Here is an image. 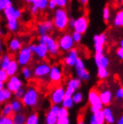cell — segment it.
I'll list each match as a JSON object with an SVG mask.
<instances>
[{"label":"cell","instance_id":"7402d4cb","mask_svg":"<svg viewBox=\"0 0 123 124\" xmlns=\"http://www.w3.org/2000/svg\"><path fill=\"white\" fill-rule=\"evenodd\" d=\"M69 123H70V119H69L68 109L60 106L59 112H58L57 124H69Z\"/></svg>","mask_w":123,"mask_h":124},{"label":"cell","instance_id":"277c9868","mask_svg":"<svg viewBox=\"0 0 123 124\" xmlns=\"http://www.w3.org/2000/svg\"><path fill=\"white\" fill-rule=\"evenodd\" d=\"M50 67L51 65L48 61H46V59L40 60L33 66V68H32L33 78L40 81H46L48 79Z\"/></svg>","mask_w":123,"mask_h":124},{"label":"cell","instance_id":"db71d44e","mask_svg":"<svg viewBox=\"0 0 123 124\" xmlns=\"http://www.w3.org/2000/svg\"><path fill=\"white\" fill-rule=\"evenodd\" d=\"M6 34V30L3 27H0V36L4 37L5 35Z\"/></svg>","mask_w":123,"mask_h":124},{"label":"cell","instance_id":"94428289","mask_svg":"<svg viewBox=\"0 0 123 124\" xmlns=\"http://www.w3.org/2000/svg\"><path fill=\"white\" fill-rule=\"evenodd\" d=\"M0 68H1V55H0Z\"/></svg>","mask_w":123,"mask_h":124},{"label":"cell","instance_id":"681fc988","mask_svg":"<svg viewBox=\"0 0 123 124\" xmlns=\"http://www.w3.org/2000/svg\"><path fill=\"white\" fill-rule=\"evenodd\" d=\"M116 55L120 59L123 60V47H119L116 50Z\"/></svg>","mask_w":123,"mask_h":124},{"label":"cell","instance_id":"6da1fadb","mask_svg":"<svg viewBox=\"0 0 123 124\" xmlns=\"http://www.w3.org/2000/svg\"><path fill=\"white\" fill-rule=\"evenodd\" d=\"M68 20L69 16L65 8L57 7L54 10L52 22L54 28L59 31H64L68 28Z\"/></svg>","mask_w":123,"mask_h":124},{"label":"cell","instance_id":"8fae6325","mask_svg":"<svg viewBox=\"0 0 123 124\" xmlns=\"http://www.w3.org/2000/svg\"><path fill=\"white\" fill-rule=\"evenodd\" d=\"M54 29L55 28H54L52 20H49V19L40 21L36 25V32L38 33L39 36L49 34L50 32H52Z\"/></svg>","mask_w":123,"mask_h":124},{"label":"cell","instance_id":"4dcf8cb0","mask_svg":"<svg viewBox=\"0 0 123 124\" xmlns=\"http://www.w3.org/2000/svg\"><path fill=\"white\" fill-rule=\"evenodd\" d=\"M14 124H24L26 121V114L23 112H15L12 115Z\"/></svg>","mask_w":123,"mask_h":124},{"label":"cell","instance_id":"7bdbcfd3","mask_svg":"<svg viewBox=\"0 0 123 124\" xmlns=\"http://www.w3.org/2000/svg\"><path fill=\"white\" fill-rule=\"evenodd\" d=\"M12 0H0V12H3L6 8H7L8 6H12Z\"/></svg>","mask_w":123,"mask_h":124},{"label":"cell","instance_id":"680465c9","mask_svg":"<svg viewBox=\"0 0 123 124\" xmlns=\"http://www.w3.org/2000/svg\"><path fill=\"white\" fill-rule=\"evenodd\" d=\"M4 87H6V83H5V82H2V81H0V90H2Z\"/></svg>","mask_w":123,"mask_h":124},{"label":"cell","instance_id":"6f0895ef","mask_svg":"<svg viewBox=\"0 0 123 124\" xmlns=\"http://www.w3.org/2000/svg\"><path fill=\"white\" fill-rule=\"evenodd\" d=\"M88 1H89V0H79L80 4L81 5H83V6H86V5L88 4Z\"/></svg>","mask_w":123,"mask_h":124},{"label":"cell","instance_id":"e7e4bbea","mask_svg":"<svg viewBox=\"0 0 123 124\" xmlns=\"http://www.w3.org/2000/svg\"><path fill=\"white\" fill-rule=\"evenodd\" d=\"M122 10H123V8H122Z\"/></svg>","mask_w":123,"mask_h":124},{"label":"cell","instance_id":"e0dca14e","mask_svg":"<svg viewBox=\"0 0 123 124\" xmlns=\"http://www.w3.org/2000/svg\"><path fill=\"white\" fill-rule=\"evenodd\" d=\"M88 27H89V20H88V17L85 16H79L78 18H77L75 20V24L73 30L84 34L86 32Z\"/></svg>","mask_w":123,"mask_h":124},{"label":"cell","instance_id":"2e32d148","mask_svg":"<svg viewBox=\"0 0 123 124\" xmlns=\"http://www.w3.org/2000/svg\"><path fill=\"white\" fill-rule=\"evenodd\" d=\"M79 58V53L78 50L76 48H72L71 50L67 51V55L63 59V63L66 67L68 68H72L74 67L77 59Z\"/></svg>","mask_w":123,"mask_h":124},{"label":"cell","instance_id":"91938a15","mask_svg":"<svg viewBox=\"0 0 123 124\" xmlns=\"http://www.w3.org/2000/svg\"><path fill=\"white\" fill-rule=\"evenodd\" d=\"M120 47H123V39H121L120 41Z\"/></svg>","mask_w":123,"mask_h":124},{"label":"cell","instance_id":"ba28073f","mask_svg":"<svg viewBox=\"0 0 123 124\" xmlns=\"http://www.w3.org/2000/svg\"><path fill=\"white\" fill-rule=\"evenodd\" d=\"M63 79V68L59 64H54L50 67L48 80L54 85H58Z\"/></svg>","mask_w":123,"mask_h":124},{"label":"cell","instance_id":"bcb514c9","mask_svg":"<svg viewBox=\"0 0 123 124\" xmlns=\"http://www.w3.org/2000/svg\"><path fill=\"white\" fill-rule=\"evenodd\" d=\"M8 78H9V76L7 75L6 70L3 69V68H0V81L6 83V80L8 79Z\"/></svg>","mask_w":123,"mask_h":124},{"label":"cell","instance_id":"30bf717a","mask_svg":"<svg viewBox=\"0 0 123 124\" xmlns=\"http://www.w3.org/2000/svg\"><path fill=\"white\" fill-rule=\"evenodd\" d=\"M58 43H59L60 51H63V52H67L69 50H71L72 48H74L75 46L74 40L72 39L71 34L69 33L62 34L58 40Z\"/></svg>","mask_w":123,"mask_h":124},{"label":"cell","instance_id":"ab89813d","mask_svg":"<svg viewBox=\"0 0 123 124\" xmlns=\"http://www.w3.org/2000/svg\"><path fill=\"white\" fill-rule=\"evenodd\" d=\"M102 18L106 23H108L111 20V9L108 6H105L102 9Z\"/></svg>","mask_w":123,"mask_h":124},{"label":"cell","instance_id":"4316f807","mask_svg":"<svg viewBox=\"0 0 123 124\" xmlns=\"http://www.w3.org/2000/svg\"><path fill=\"white\" fill-rule=\"evenodd\" d=\"M12 98L13 93L6 87H4L2 90H0V105H3L4 103L10 102Z\"/></svg>","mask_w":123,"mask_h":124},{"label":"cell","instance_id":"52a82bcc","mask_svg":"<svg viewBox=\"0 0 123 124\" xmlns=\"http://www.w3.org/2000/svg\"><path fill=\"white\" fill-rule=\"evenodd\" d=\"M74 68H75V71H76V75H77V77L80 80L85 81V82H88V81L91 80L90 73L86 69L85 66V62H84V60L81 58L77 59Z\"/></svg>","mask_w":123,"mask_h":124},{"label":"cell","instance_id":"f546056e","mask_svg":"<svg viewBox=\"0 0 123 124\" xmlns=\"http://www.w3.org/2000/svg\"><path fill=\"white\" fill-rule=\"evenodd\" d=\"M21 76H22V78H23V80H25V81H30V80H31V78H33L32 68H30L29 66L22 67Z\"/></svg>","mask_w":123,"mask_h":124},{"label":"cell","instance_id":"7c38bea8","mask_svg":"<svg viewBox=\"0 0 123 124\" xmlns=\"http://www.w3.org/2000/svg\"><path fill=\"white\" fill-rule=\"evenodd\" d=\"M65 97V88L62 85H57L52 89L49 94V100L52 104L60 105Z\"/></svg>","mask_w":123,"mask_h":124},{"label":"cell","instance_id":"83f0119b","mask_svg":"<svg viewBox=\"0 0 123 124\" xmlns=\"http://www.w3.org/2000/svg\"><path fill=\"white\" fill-rule=\"evenodd\" d=\"M19 69H20V66L17 63V61L15 60V59H14L11 60L10 64L8 65V67L6 68V71L7 73V75L11 77V76H14V75H17V73L19 72Z\"/></svg>","mask_w":123,"mask_h":124},{"label":"cell","instance_id":"44dd1931","mask_svg":"<svg viewBox=\"0 0 123 124\" xmlns=\"http://www.w3.org/2000/svg\"><path fill=\"white\" fill-rule=\"evenodd\" d=\"M94 63L96 68H108L110 65V59L103 53H95L94 54Z\"/></svg>","mask_w":123,"mask_h":124},{"label":"cell","instance_id":"d4e9b609","mask_svg":"<svg viewBox=\"0 0 123 124\" xmlns=\"http://www.w3.org/2000/svg\"><path fill=\"white\" fill-rule=\"evenodd\" d=\"M90 124H104V115L102 112V110H100L96 112H92L89 119Z\"/></svg>","mask_w":123,"mask_h":124},{"label":"cell","instance_id":"5bb4252c","mask_svg":"<svg viewBox=\"0 0 123 124\" xmlns=\"http://www.w3.org/2000/svg\"><path fill=\"white\" fill-rule=\"evenodd\" d=\"M82 85V80H80L78 78H69L67 82L66 88H65V95L72 96V94L76 91L79 90V88Z\"/></svg>","mask_w":123,"mask_h":124},{"label":"cell","instance_id":"f6af8a7d","mask_svg":"<svg viewBox=\"0 0 123 124\" xmlns=\"http://www.w3.org/2000/svg\"><path fill=\"white\" fill-rule=\"evenodd\" d=\"M55 2L57 7H61V8H66L68 6L69 0H53Z\"/></svg>","mask_w":123,"mask_h":124},{"label":"cell","instance_id":"ac0fdd59","mask_svg":"<svg viewBox=\"0 0 123 124\" xmlns=\"http://www.w3.org/2000/svg\"><path fill=\"white\" fill-rule=\"evenodd\" d=\"M60 108L59 104H52L50 108L45 114L44 122L46 124H57V119H58V112Z\"/></svg>","mask_w":123,"mask_h":124},{"label":"cell","instance_id":"ffe728a7","mask_svg":"<svg viewBox=\"0 0 123 124\" xmlns=\"http://www.w3.org/2000/svg\"><path fill=\"white\" fill-rule=\"evenodd\" d=\"M22 47H23V40L20 38L15 37V36L10 38L7 42V50L12 54L18 52L22 49Z\"/></svg>","mask_w":123,"mask_h":124},{"label":"cell","instance_id":"ee69618b","mask_svg":"<svg viewBox=\"0 0 123 124\" xmlns=\"http://www.w3.org/2000/svg\"><path fill=\"white\" fill-rule=\"evenodd\" d=\"M25 89H26V87H24V85H23V86H22L21 88H19L17 91H15V93H13V95L15 96V98H17V99L21 100L25 93Z\"/></svg>","mask_w":123,"mask_h":124},{"label":"cell","instance_id":"f5cc1de1","mask_svg":"<svg viewBox=\"0 0 123 124\" xmlns=\"http://www.w3.org/2000/svg\"><path fill=\"white\" fill-rule=\"evenodd\" d=\"M75 18H69L68 20V27L70 29H73L74 28V24H75Z\"/></svg>","mask_w":123,"mask_h":124},{"label":"cell","instance_id":"f1b7e54d","mask_svg":"<svg viewBox=\"0 0 123 124\" xmlns=\"http://www.w3.org/2000/svg\"><path fill=\"white\" fill-rule=\"evenodd\" d=\"M10 104H11V107H12L13 112L15 113V112H23V102L22 100L17 99V98H15V99H11L10 101Z\"/></svg>","mask_w":123,"mask_h":124},{"label":"cell","instance_id":"60d3db41","mask_svg":"<svg viewBox=\"0 0 123 124\" xmlns=\"http://www.w3.org/2000/svg\"><path fill=\"white\" fill-rule=\"evenodd\" d=\"M71 36H72V39H73L75 43H79V42H81L82 39H83V34L76 31H74L72 32Z\"/></svg>","mask_w":123,"mask_h":124},{"label":"cell","instance_id":"c3c4849f","mask_svg":"<svg viewBox=\"0 0 123 124\" xmlns=\"http://www.w3.org/2000/svg\"><path fill=\"white\" fill-rule=\"evenodd\" d=\"M39 12H40V10L38 9L36 6H33V5H31V6H30V13H31V16H36Z\"/></svg>","mask_w":123,"mask_h":124},{"label":"cell","instance_id":"f907efd6","mask_svg":"<svg viewBox=\"0 0 123 124\" xmlns=\"http://www.w3.org/2000/svg\"><path fill=\"white\" fill-rule=\"evenodd\" d=\"M48 8L50 10H55L57 8V6H56L55 2L53 0H49V4H48Z\"/></svg>","mask_w":123,"mask_h":124},{"label":"cell","instance_id":"5b68a950","mask_svg":"<svg viewBox=\"0 0 123 124\" xmlns=\"http://www.w3.org/2000/svg\"><path fill=\"white\" fill-rule=\"evenodd\" d=\"M32 59H33V54L29 46H23L21 50L18 52H16L15 60L20 67L29 66L32 61Z\"/></svg>","mask_w":123,"mask_h":124},{"label":"cell","instance_id":"836d02e7","mask_svg":"<svg viewBox=\"0 0 123 124\" xmlns=\"http://www.w3.org/2000/svg\"><path fill=\"white\" fill-rule=\"evenodd\" d=\"M113 24L116 27H123V10H120L114 17Z\"/></svg>","mask_w":123,"mask_h":124},{"label":"cell","instance_id":"11a10c76","mask_svg":"<svg viewBox=\"0 0 123 124\" xmlns=\"http://www.w3.org/2000/svg\"><path fill=\"white\" fill-rule=\"evenodd\" d=\"M24 3L28 4V5H32V4H34V2H35V0H23Z\"/></svg>","mask_w":123,"mask_h":124},{"label":"cell","instance_id":"603a6c76","mask_svg":"<svg viewBox=\"0 0 123 124\" xmlns=\"http://www.w3.org/2000/svg\"><path fill=\"white\" fill-rule=\"evenodd\" d=\"M6 29L12 33H17L21 30V23L19 19H7Z\"/></svg>","mask_w":123,"mask_h":124},{"label":"cell","instance_id":"be15d7a7","mask_svg":"<svg viewBox=\"0 0 123 124\" xmlns=\"http://www.w3.org/2000/svg\"><path fill=\"white\" fill-rule=\"evenodd\" d=\"M115 2H120V0H114Z\"/></svg>","mask_w":123,"mask_h":124},{"label":"cell","instance_id":"9c48e42d","mask_svg":"<svg viewBox=\"0 0 123 124\" xmlns=\"http://www.w3.org/2000/svg\"><path fill=\"white\" fill-rule=\"evenodd\" d=\"M28 46H29V48L32 51L33 57H35L39 60H45L48 58V56H49L48 49L43 44L38 42V43H31L29 44Z\"/></svg>","mask_w":123,"mask_h":124},{"label":"cell","instance_id":"8992f818","mask_svg":"<svg viewBox=\"0 0 123 124\" xmlns=\"http://www.w3.org/2000/svg\"><path fill=\"white\" fill-rule=\"evenodd\" d=\"M87 99L88 102L90 104V111L91 112H96L102 110L103 108V104L102 103L101 100H100V96H99V91L95 88H92L88 93L87 95Z\"/></svg>","mask_w":123,"mask_h":124},{"label":"cell","instance_id":"9a60e30c","mask_svg":"<svg viewBox=\"0 0 123 124\" xmlns=\"http://www.w3.org/2000/svg\"><path fill=\"white\" fill-rule=\"evenodd\" d=\"M93 48L95 53H103L104 52V46L107 41V36L105 33L95 34L93 38Z\"/></svg>","mask_w":123,"mask_h":124},{"label":"cell","instance_id":"d6986e66","mask_svg":"<svg viewBox=\"0 0 123 124\" xmlns=\"http://www.w3.org/2000/svg\"><path fill=\"white\" fill-rule=\"evenodd\" d=\"M3 15L6 20L7 19H19L20 20L23 16V12L21 9H19L16 6L12 5L4 10Z\"/></svg>","mask_w":123,"mask_h":124},{"label":"cell","instance_id":"74e56055","mask_svg":"<svg viewBox=\"0 0 123 124\" xmlns=\"http://www.w3.org/2000/svg\"><path fill=\"white\" fill-rule=\"evenodd\" d=\"M72 99H73V102H74L75 104H80L84 100L83 93H81V92H79L78 90L76 91V92L72 94Z\"/></svg>","mask_w":123,"mask_h":124},{"label":"cell","instance_id":"d6a6232c","mask_svg":"<svg viewBox=\"0 0 123 124\" xmlns=\"http://www.w3.org/2000/svg\"><path fill=\"white\" fill-rule=\"evenodd\" d=\"M26 124H39L40 123V117L39 114L36 112H32L31 114H29L26 116V121H25Z\"/></svg>","mask_w":123,"mask_h":124},{"label":"cell","instance_id":"7dc6e473","mask_svg":"<svg viewBox=\"0 0 123 124\" xmlns=\"http://www.w3.org/2000/svg\"><path fill=\"white\" fill-rule=\"evenodd\" d=\"M115 98L117 100H123V87H119L115 93Z\"/></svg>","mask_w":123,"mask_h":124},{"label":"cell","instance_id":"4fadbf2b","mask_svg":"<svg viewBox=\"0 0 123 124\" xmlns=\"http://www.w3.org/2000/svg\"><path fill=\"white\" fill-rule=\"evenodd\" d=\"M22 86H23V81L17 75L9 77L6 82V87L13 93L18 90L19 88H21Z\"/></svg>","mask_w":123,"mask_h":124},{"label":"cell","instance_id":"8d00e7d4","mask_svg":"<svg viewBox=\"0 0 123 124\" xmlns=\"http://www.w3.org/2000/svg\"><path fill=\"white\" fill-rule=\"evenodd\" d=\"M49 0H35L33 6H35L40 11H44L48 8V4Z\"/></svg>","mask_w":123,"mask_h":124},{"label":"cell","instance_id":"816d5d0a","mask_svg":"<svg viewBox=\"0 0 123 124\" xmlns=\"http://www.w3.org/2000/svg\"><path fill=\"white\" fill-rule=\"evenodd\" d=\"M4 50H5V41H4V38L0 36V54H2Z\"/></svg>","mask_w":123,"mask_h":124},{"label":"cell","instance_id":"e575fe53","mask_svg":"<svg viewBox=\"0 0 123 124\" xmlns=\"http://www.w3.org/2000/svg\"><path fill=\"white\" fill-rule=\"evenodd\" d=\"M74 102H73V99H72V96H67L65 95L64 99L63 101L61 102L60 103V105L62 107H64V108H67V109H71L73 108V106H74Z\"/></svg>","mask_w":123,"mask_h":124},{"label":"cell","instance_id":"d590c367","mask_svg":"<svg viewBox=\"0 0 123 124\" xmlns=\"http://www.w3.org/2000/svg\"><path fill=\"white\" fill-rule=\"evenodd\" d=\"M1 114L6 115V116H12V115L14 114L10 102H6V103H4L3 105H2V108H1Z\"/></svg>","mask_w":123,"mask_h":124},{"label":"cell","instance_id":"6125c7cd","mask_svg":"<svg viewBox=\"0 0 123 124\" xmlns=\"http://www.w3.org/2000/svg\"><path fill=\"white\" fill-rule=\"evenodd\" d=\"M120 2H121V5H122V6H123V0H120Z\"/></svg>","mask_w":123,"mask_h":124},{"label":"cell","instance_id":"cb8c5ba5","mask_svg":"<svg viewBox=\"0 0 123 124\" xmlns=\"http://www.w3.org/2000/svg\"><path fill=\"white\" fill-rule=\"evenodd\" d=\"M99 96H100V100L103 106H109L113 99V94L111 93V91L109 89H104L99 92Z\"/></svg>","mask_w":123,"mask_h":124},{"label":"cell","instance_id":"1f68e13d","mask_svg":"<svg viewBox=\"0 0 123 124\" xmlns=\"http://www.w3.org/2000/svg\"><path fill=\"white\" fill-rule=\"evenodd\" d=\"M13 59L14 58L12 56V53H5V54H3L1 56V68L6 70Z\"/></svg>","mask_w":123,"mask_h":124},{"label":"cell","instance_id":"f35d334b","mask_svg":"<svg viewBox=\"0 0 123 124\" xmlns=\"http://www.w3.org/2000/svg\"><path fill=\"white\" fill-rule=\"evenodd\" d=\"M97 77L99 78V79H106L109 77V71L108 68H97Z\"/></svg>","mask_w":123,"mask_h":124},{"label":"cell","instance_id":"7a4b0ae2","mask_svg":"<svg viewBox=\"0 0 123 124\" xmlns=\"http://www.w3.org/2000/svg\"><path fill=\"white\" fill-rule=\"evenodd\" d=\"M40 92L33 85L26 87L25 93L22 98V102L24 107L27 108H36L40 102Z\"/></svg>","mask_w":123,"mask_h":124},{"label":"cell","instance_id":"b9f144b4","mask_svg":"<svg viewBox=\"0 0 123 124\" xmlns=\"http://www.w3.org/2000/svg\"><path fill=\"white\" fill-rule=\"evenodd\" d=\"M0 124H14L12 116H6L0 115Z\"/></svg>","mask_w":123,"mask_h":124},{"label":"cell","instance_id":"484cf974","mask_svg":"<svg viewBox=\"0 0 123 124\" xmlns=\"http://www.w3.org/2000/svg\"><path fill=\"white\" fill-rule=\"evenodd\" d=\"M102 112H103V115H104L105 123L113 124L116 122V119H115L113 112H112V110L109 106H103Z\"/></svg>","mask_w":123,"mask_h":124},{"label":"cell","instance_id":"3957f363","mask_svg":"<svg viewBox=\"0 0 123 124\" xmlns=\"http://www.w3.org/2000/svg\"><path fill=\"white\" fill-rule=\"evenodd\" d=\"M38 42L47 47L48 51H49V55H50V56L57 57L60 52L58 40H56L50 34H45V35L40 36L38 39Z\"/></svg>","mask_w":123,"mask_h":124},{"label":"cell","instance_id":"9f6ffc18","mask_svg":"<svg viewBox=\"0 0 123 124\" xmlns=\"http://www.w3.org/2000/svg\"><path fill=\"white\" fill-rule=\"evenodd\" d=\"M117 123H118V124H123V114L121 115V116H120V118L118 119Z\"/></svg>","mask_w":123,"mask_h":124}]
</instances>
